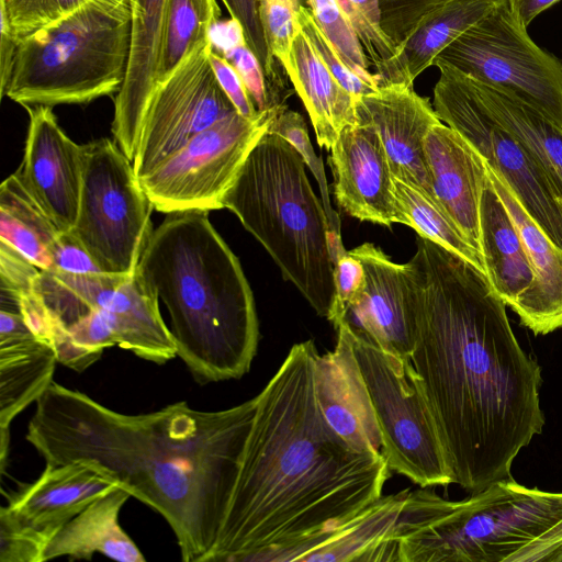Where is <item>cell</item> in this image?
<instances>
[{
	"instance_id": "6da1fadb",
	"label": "cell",
	"mask_w": 562,
	"mask_h": 562,
	"mask_svg": "<svg viewBox=\"0 0 562 562\" xmlns=\"http://www.w3.org/2000/svg\"><path fill=\"white\" fill-rule=\"evenodd\" d=\"M413 315L411 361L453 473L472 493L512 477L540 435L541 368L520 346L487 277L419 237L405 263Z\"/></svg>"
},
{
	"instance_id": "7a4b0ae2",
	"label": "cell",
	"mask_w": 562,
	"mask_h": 562,
	"mask_svg": "<svg viewBox=\"0 0 562 562\" xmlns=\"http://www.w3.org/2000/svg\"><path fill=\"white\" fill-rule=\"evenodd\" d=\"M25 439L46 464L89 458L171 528L184 562H210L252 426L257 395L206 412L187 402L124 414L55 381L36 401Z\"/></svg>"
},
{
	"instance_id": "3957f363",
	"label": "cell",
	"mask_w": 562,
	"mask_h": 562,
	"mask_svg": "<svg viewBox=\"0 0 562 562\" xmlns=\"http://www.w3.org/2000/svg\"><path fill=\"white\" fill-rule=\"evenodd\" d=\"M313 340L291 347L257 395L240 471L212 561L244 560L339 521L381 497L382 452L349 446L318 406Z\"/></svg>"
},
{
	"instance_id": "277c9868",
	"label": "cell",
	"mask_w": 562,
	"mask_h": 562,
	"mask_svg": "<svg viewBox=\"0 0 562 562\" xmlns=\"http://www.w3.org/2000/svg\"><path fill=\"white\" fill-rule=\"evenodd\" d=\"M207 213H168L137 266L166 305L177 356L200 385L241 378L259 342L252 291Z\"/></svg>"
},
{
	"instance_id": "5b68a950",
	"label": "cell",
	"mask_w": 562,
	"mask_h": 562,
	"mask_svg": "<svg viewBox=\"0 0 562 562\" xmlns=\"http://www.w3.org/2000/svg\"><path fill=\"white\" fill-rule=\"evenodd\" d=\"M305 161L282 136L267 131L223 200L323 317L334 296L329 223L305 171Z\"/></svg>"
},
{
	"instance_id": "8992f818",
	"label": "cell",
	"mask_w": 562,
	"mask_h": 562,
	"mask_svg": "<svg viewBox=\"0 0 562 562\" xmlns=\"http://www.w3.org/2000/svg\"><path fill=\"white\" fill-rule=\"evenodd\" d=\"M560 521L562 492L513 476L461 501L409 490L396 528L398 562H509Z\"/></svg>"
},
{
	"instance_id": "52a82bcc",
	"label": "cell",
	"mask_w": 562,
	"mask_h": 562,
	"mask_svg": "<svg viewBox=\"0 0 562 562\" xmlns=\"http://www.w3.org/2000/svg\"><path fill=\"white\" fill-rule=\"evenodd\" d=\"M130 46V0H88L19 42L4 95L53 108L117 93Z\"/></svg>"
},
{
	"instance_id": "ba28073f",
	"label": "cell",
	"mask_w": 562,
	"mask_h": 562,
	"mask_svg": "<svg viewBox=\"0 0 562 562\" xmlns=\"http://www.w3.org/2000/svg\"><path fill=\"white\" fill-rule=\"evenodd\" d=\"M353 339L390 469L425 488L454 483L435 417L411 359L387 353L355 331Z\"/></svg>"
},
{
	"instance_id": "9c48e42d",
	"label": "cell",
	"mask_w": 562,
	"mask_h": 562,
	"mask_svg": "<svg viewBox=\"0 0 562 562\" xmlns=\"http://www.w3.org/2000/svg\"><path fill=\"white\" fill-rule=\"evenodd\" d=\"M154 209L115 142L102 137L83 145L79 209L70 232L103 272L136 271L154 229Z\"/></svg>"
},
{
	"instance_id": "30bf717a",
	"label": "cell",
	"mask_w": 562,
	"mask_h": 562,
	"mask_svg": "<svg viewBox=\"0 0 562 562\" xmlns=\"http://www.w3.org/2000/svg\"><path fill=\"white\" fill-rule=\"evenodd\" d=\"M436 59L533 106L562 127V61L530 38L510 0H497Z\"/></svg>"
},
{
	"instance_id": "8fae6325",
	"label": "cell",
	"mask_w": 562,
	"mask_h": 562,
	"mask_svg": "<svg viewBox=\"0 0 562 562\" xmlns=\"http://www.w3.org/2000/svg\"><path fill=\"white\" fill-rule=\"evenodd\" d=\"M434 109L502 177L530 217L562 249V203L537 160L480 101L470 78L435 59Z\"/></svg>"
},
{
	"instance_id": "7c38bea8",
	"label": "cell",
	"mask_w": 562,
	"mask_h": 562,
	"mask_svg": "<svg viewBox=\"0 0 562 562\" xmlns=\"http://www.w3.org/2000/svg\"><path fill=\"white\" fill-rule=\"evenodd\" d=\"M283 111H266L255 119L236 111L196 134L139 179L155 210L168 214L223 209L245 160Z\"/></svg>"
},
{
	"instance_id": "4fadbf2b",
	"label": "cell",
	"mask_w": 562,
	"mask_h": 562,
	"mask_svg": "<svg viewBox=\"0 0 562 562\" xmlns=\"http://www.w3.org/2000/svg\"><path fill=\"white\" fill-rule=\"evenodd\" d=\"M212 48L211 38L156 83L132 161L138 180L196 134L237 111L214 74L210 63Z\"/></svg>"
},
{
	"instance_id": "5bb4252c",
	"label": "cell",
	"mask_w": 562,
	"mask_h": 562,
	"mask_svg": "<svg viewBox=\"0 0 562 562\" xmlns=\"http://www.w3.org/2000/svg\"><path fill=\"white\" fill-rule=\"evenodd\" d=\"M55 271L90 308L103 312L119 347L157 364L177 356L171 331L159 312V299L137 269L130 274Z\"/></svg>"
},
{
	"instance_id": "9a60e30c",
	"label": "cell",
	"mask_w": 562,
	"mask_h": 562,
	"mask_svg": "<svg viewBox=\"0 0 562 562\" xmlns=\"http://www.w3.org/2000/svg\"><path fill=\"white\" fill-rule=\"evenodd\" d=\"M408 492L382 495L339 521L244 562H398L395 535Z\"/></svg>"
},
{
	"instance_id": "2e32d148",
	"label": "cell",
	"mask_w": 562,
	"mask_h": 562,
	"mask_svg": "<svg viewBox=\"0 0 562 562\" xmlns=\"http://www.w3.org/2000/svg\"><path fill=\"white\" fill-rule=\"evenodd\" d=\"M29 128L20 180L60 232H70L79 209L83 145L59 126L52 106L26 105Z\"/></svg>"
},
{
	"instance_id": "e0dca14e",
	"label": "cell",
	"mask_w": 562,
	"mask_h": 562,
	"mask_svg": "<svg viewBox=\"0 0 562 562\" xmlns=\"http://www.w3.org/2000/svg\"><path fill=\"white\" fill-rule=\"evenodd\" d=\"M328 164L338 205L359 221L406 225L394 193V177L375 127L358 117L333 144Z\"/></svg>"
},
{
	"instance_id": "ac0fdd59",
	"label": "cell",
	"mask_w": 562,
	"mask_h": 562,
	"mask_svg": "<svg viewBox=\"0 0 562 562\" xmlns=\"http://www.w3.org/2000/svg\"><path fill=\"white\" fill-rule=\"evenodd\" d=\"M357 113L378 131L393 177L437 201L424 143L431 127L441 120L429 99L417 94L413 86L389 85L360 97Z\"/></svg>"
},
{
	"instance_id": "d6986e66",
	"label": "cell",
	"mask_w": 562,
	"mask_h": 562,
	"mask_svg": "<svg viewBox=\"0 0 562 562\" xmlns=\"http://www.w3.org/2000/svg\"><path fill=\"white\" fill-rule=\"evenodd\" d=\"M349 254L366 272V288L347 315L350 327L383 351L411 359L414 337L406 265L392 261L372 243Z\"/></svg>"
},
{
	"instance_id": "ffe728a7",
	"label": "cell",
	"mask_w": 562,
	"mask_h": 562,
	"mask_svg": "<svg viewBox=\"0 0 562 562\" xmlns=\"http://www.w3.org/2000/svg\"><path fill=\"white\" fill-rule=\"evenodd\" d=\"M336 330L334 350L315 359L318 406L327 424L349 446L363 452H382L380 428L355 353L353 330L347 319Z\"/></svg>"
},
{
	"instance_id": "44dd1931",
	"label": "cell",
	"mask_w": 562,
	"mask_h": 562,
	"mask_svg": "<svg viewBox=\"0 0 562 562\" xmlns=\"http://www.w3.org/2000/svg\"><path fill=\"white\" fill-rule=\"evenodd\" d=\"M121 486L116 474L101 462L81 458L46 464L32 483L10 496L5 506L22 521L56 533L99 497Z\"/></svg>"
},
{
	"instance_id": "7402d4cb",
	"label": "cell",
	"mask_w": 562,
	"mask_h": 562,
	"mask_svg": "<svg viewBox=\"0 0 562 562\" xmlns=\"http://www.w3.org/2000/svg\"><path fill=\"white\" fill-rule=\"evenodd\" d=\"M424 146L439 205L481 254L480 203L487 180L485 159L442 121L428 132Z\"/></svg>"
},
{
	"instance_id": "603a6c76",
	"label": "cell",
	"mask_w": 562,
	"mask_h": 562,
	"mask_svg": "<svg viewBox=\"0 0 562 562\" xmlns=\"http://www.w3.org/2000/svg\"><path fill=\"white\" fill-rule=\"evenodd\" d=\"M167 0H130L131 46L114 100V142L133 161L145 111L157 81Z\"/></svg>"
},
{
	"instance_id": "cb8c5ba5",
	"label": "cell",
	"mask_w": 562,
	"mask_h": 562,
	"mask_svg": "<svg viewBox=\"0 0 562 562\" xmlns=\"http://www.w3.org/2000/svg\"><path fill=\"white\" fill-rule=\"evenodd\" d=\"M487 177L514 220L535 272V282L513 310L535 335L562 328V249L530 217L506 182L486 162Z\"/></svg>"
},
{
	"instance_id": "d4e9b609",
	"label": "cell",
	"mask_w": 562,
	"mask_h": 562,
	"mask_svg": "<svg viewBox=\"0 0 562 562\" xmlns=\"http://www.w3.org/2000/svg\"><path fill=\"white\" fill-rule=\"evenodd\" d=\"M282 68L310 115L318 145L329 150L340 132L358 122L359 98L335 78L302 29Z\"/></svg>"
},
{
	"instance_id": "484cf974",
	"label": "cell",
	"mask_w": 562,
	"mask_h": 562,
	"mask_svg": "<svg viewBox=\"0 0 562 562\" xmlns=\"http://www.w3.org/2000/svg\"><path fill=\"white\" fill-rule=\"evenodd\" d=\"M480 226L487 280L503 302L514 308L532 286L535 272L519 231L488 177L481 195Z\"/></svg>"
},
{
	"instance_id": "4316f807",
	"label": "cell",
	"mask_w": 562,
	"mask_h": 562,
	"mask_svg": "<svg viewBox=\"0 0 562 562\" xmlns=\"http://www.w3.org/2000/svg\"><path fill=\"white\" fill-rule=\"evenodd\" d=\"M130 497L121 485L92 502L54 535L44 561L58 557L90 560L95 553L120 562L146 561L119 522L121 508Z\"/></svg>"
},
{
	"instance_id": "83f0119b",
	"label": "cell",
	"mask_w": 562,
	"mask_h": 562,
	"mask_svg": "<svg viewBox=\"0 0 562 562\" xmlns=\"http://www.w3.org/2000/svg\"><path fill=\"white\" fill-rule=\"evenodd\" d=\"M497 0H447L425 12L396 46L392 85L413 86L415 79L463 32L484 16Z\"/></svg>"
},
{
	"instance_id": "f1b7e54d",
	"label": "cell",
	"mask_w": 562,
	"mask_h": 562,
	"mask_svg": "<svg viewBox=\"0 0 562 562\" xmlns=\"http://www.w3.org/2000/svg\"><path fill=\"white\" fill-rule=\"evenodd\" d=\"M471 81L486 111L542 167L562 203V127L519 99Z\"/></svg>"
},
{
	"instance_id": "f546056e",
	"label": "cell",
	"mask_w": 562,
	"mask_h": 562,
	"mask_svg": "<svg viewBox=\"0 0 562 562\" xmlns=\"http://www.w3.org/2000/svg\"><path fill=\"white\" fill-rule=\"evenodd\" d=\"M56 352L35 336L0 344V428L36 403L53 382Z\"/></svg>"
},
{
	"instance_id": "4dcf8cb0",
	"label": "cell",
	"mask_w": 562,
	"mask_h": 562,
	"mask_svg": "<svg viewBox=\"0 0 562 562\" xmlns=\"http://www.w3.org/2000/svg\"><path fill=\"white\" fill-rule=\"evenodd\" d=\"M60 231L26 190L16 172L0 186V240L41 269H52V247Z\"/></svg>"
},
{
	"instance_id": "1f68e13d",
	"label": "cell",
	"mask_w": 562,
	"mask_h": 562,
	"mask_svg": "<svg viewBox=\"0 0 562 562\" xmlns=\"http://www.w3.org/2000/svg\"><path fill=\"white\" fill-rule=\"evenodd\" d=\"M220 16L216 0H167L156 83L165 80L194 48L211 41Z\"/></svg>"
},
{
	"instance_id": "d6a6232c",
	"label": "cell",
	"mask_w": 562,
	"mask_h": 562,
	"mask_svg": "<svg viewBox=\"0 0 562 562\" xmlns=\"http://www.w3.org/2000/svg\"><path fill=\"white\" fill-rule=\"evenodd\" d=\"M394 193L406 225L414 228L419 237L459 256L486 276L481 254L436 200L419 188L397 178H394Z\"/></svg>"
},
{
	"instance_id": "836d02e7",
	"label": "cell",
	"mask_w": 562,
	"mask_h": 562,
	"mask_svg": "<svg viewBox=\"0 0 562 562\" xmlns=\"http://www.w3.org/2000/svg\"><path fill=\"white\" fill-rule=\"evenodd\" d=\"M363 50L375 68L381 87L392 85L396 47L381 23L379 0H338Z\"/></svg>"
},
{
	"instance_id": "e575fe53",
	"label": "cell",
	"mask_w": 562,
	"mask_h": 562,
	"mask_svg": "<svg viewBox=\"0 0 562 562\" xmlns=\"http://www.w3.org/2000/svg\"><path fill=\"white\" fill-rule=\"evenodd\" d=\"M313 18L331 42L344 63L373 89L381 87L379 77L369 69L370 61L338 0H306Z\"/></svg>"
},
{
	"instance_id": "d590c367",
	"label": "cell",
	"mask_w": 562,
	"mask_h": 562,
	"mask_svg": "<svg viewBox=\"0 0 562 562\" xmlns=\"http://www.w3.org/2000/svg\"><path fill=\"white\" fill-rule=\"evenodd\" d=\"M222 1L231 18L240 24L248 47L260 61L267 79L272 106L286 104V99L292 91L286 88L285 80L279 71L281 65L271 56L268 49L259 19L258 0Z\"/></svg>"
},
{
	"instance_id": "8d00e7d4",
	"label": "cell",
	"mask_w": 562,
	"mask_h": 562,
	"mask_svg": "<svg viewBox=\"0 0 562 562\" xmlns=\"http://www.w3.org/2000/svg\"><path fill=\"white\" fill-rule=\"evenodd\" d=\"M88 0H0L3 19L15 41L65 18Z\"/></svg>"
},
{
	"instance_id": "74e56055",
	"label": "cell",
	"mask_w": 562,
	"mask_h": 562,
	"mask_svg": "<svg viewBox=\"0 0 562 562\" xmlns=\"http://www.w3.org/2000/svg\"><path fill=\"white\" fill-rule=\"evenodd\" d=\"M268 131L285 138L300 153L321 189L322 203L327 214L330 232L341 237L340 218L330 203L323 161L314 151L304 117L300 113L286 109L271 121Z\"/></svg>"
},
{
	"instance_id": "f35d334b",
	"label": "cell",
	"mask_w": 562,
	"mask_h": 562,
	"mask_svg": "<svg viewBox=\"0 0 562 562\" xmlns=\"http://www.w3.org/2000/svg\"><path fill=\"white\" fill-rule=\"evenodd\" d=\"M54 532L33 527L0 508V562H44Z\"/></svg>"
},
{
	"instance_id": "ab89813d",
	"label": "cell",
	"mask_w": 562,
	"mask_h": 562,
	"mask_svg": "<svg viewBox=\"0 0 562 562\" xmlns=\"http://www.w3.org/2000/svg\"><path fill=\"white\" fill-rule=\"evenodd\" d=\"M302 0H258L265 40L271 56L282 66L289 58L294 37L301 30Z\"/></svg>"
},
{
	"instance_id": "60d3db41",
	"label": "cell",
	"mask_w": 562,
	"mask_h": 562,
	"mask_svg": "<svg viewBox=\"0 0 562 562\" xmlns=\"http://www.w3.org/2000/svg\"><path fill=\"white\" fill-rule=\"evenodd\" d=\"M366 288V272L359 259L344 250L334 261V296L327 319L336 329Z\"/></svg>"
},
{
	"instance_id": "b9f144b4",
	"label": "cell",
	"mask_w": 562,
	"mask_h": 562,
	"mask_svg": "<svg viewBox=\"0 0 562 562\" xmlns=\"http://www.w3.org/2000/svg\"><path fill=\"white\" fill-rule=\"evenodd\" d=\"M297 20L323 61L347 91L357 98L378 91L344 63L331 42L315 22L308 8L304 5L301 8Z\"/></svg>"
},
{
	"instance_id": "7bdbcfd3",
	"label": "cell",
	"mask_w": 562,
	"mask_h": 562,
	"mask_svg": "<svg viewBox=\"0 0 562 562\" xmlns=\"http://www.w3.org/2000/svg\"><path fill=\"white\" fill-rule=\"evenodd\" d=\"M221 55L233 65L240 76L258 113L288 109V106H272L263 69L257 56L248 47L244 35L225 45Z\"/></svg>"
},
{
	"instance_id": "ee69618b",
	"label": "cell",
	"mask_w": 562,
	"mask_h": 562,
	"mask_svg": "<svg viewBox=\"0 0 562 562\" xmlns=\"http://www.w3.org/2000/svg\"><path fill=\"white\" fill-rule=\"evenodd\" d=\"M40 271L41 268L20 251L0 240V280L2 295H7L16 306L19 297L34 289V283Z\"/></svg>"
},
{
	"instance_id": "f6af8a7d",
	"label": "cell",
	"mask_w": 562,
	"mask_h": 562,
	"mask_svg": "<svg viewBox=\"0 0 562 562\" xmlns=\"http://www.w3.org/2000/svg\"><path fill=\"white\" fill-rule=\"evenodd\" d=\"M443 1L379 0L382 27L396 47L425 12Z\"/></svg>"
},
{
	"instance_id": "bcb514c9",
	"label": "cell",
	"mask_w": 562,
	"mask_h": 562,
	"mask_svg": "<svg viewBox=\"0 0 562 562\" xmlns=\"http://www.w3.org/2000/svg\"><path fill=\"white\" fill-rule=\"evenodd\" d=\"M67 330L72 341L97 361L105 348L117 345L115 333L100 310L92 308Z\"/></svg>"
},
{
	"instance_id": "7dc6e473",
	"label": "cell",
	"mask_w": 562,
	"mask_h": 562,
	"mask_svg": "<svg viewBox=\"0 0 562 562\" xmlns=\"http://www.w3.org/2000/svg\"><path fill=\"white\" fill-rule=\"evenodd\" d=\"M52 269L76 274L103 272L83 244L71 233L60 232L52 247Z\"/></svg>"
},
{
	"instance_id": "c3c4849f",
	"label": "cell",
	"mask_w": 562,
	"mask_h": 562,
	"mask_svg": "<svg viewBox=\"0 0 562 562\" xmlns=\"http://www.w3.org/2000/svg\"><path fill=\"white\" fill-rule=\"evenodd\" d=\"M210 63L221 87L237 112L247 119L257 117L260 113L256 111L244 81L233 65L217 53L214 46L210 52Z\"/></svg>"
},
{
	"instance_id": "681fc988",
	"label": "cell",
	"mask_w": 562,
	"mask_h": 562,
	"mask_svg": "<svg viewBox=\"0 0 562 562\" xmlns=\"http://www.w3.org/2000/svg\"><path fill=\"white\" fill-rule=\"evenodd\" d=\"M18 307L33 335L52 346L55 319L34 289L19 297Z\"/></svg>"
},
{
	"instance_id": "f907efd6",
	"label": "cell",
	"mask_w": 562,
	"mask_h": 562,
	"mask_svg": "<svg viewBox=\"0 0 562 562\" xmlns=\"http://www.w3.org/2000/svg\"><path fill=\"white\" fill-rule=\"evenodd\" d=\"M18 42L0 18V93L4 97L13 70Z\"/></svg>"
},
{
	"instance_id": "816d5d0a",
	"label": "cell",
	"mask_w": 562,
	"mask_h": 562,
	"mask_svg": "<svg viewBox=\"0 0 562 562\" xmlns=\"http://www.w3.org/2000/svg\"><path fill=\"white\" fill-rule=\"evenodd\" d=\"M560 0H510L512 5L521 22L528 25L543 11Z\"/></svg>"
},
{
	"instance_id": "f5cc1de1",
	"label": "cell",
	"mask_w": 562,
	"mask_h": 562,
	"mask_svg": "<svg viewBox=\"0 0 562 562\" xmlns=\"http://www.w3.org/2000/svg\"><path fill=\"white\" fill-rule=\"evenodd\" d=\"M9 443H10V428H0V468L1 473L3 474L8 454H9Z\"/></svg>"
},
{
	"instance_id": "db71d44e",
	"label": "cell",
	"mask_w": 562,
	"mask_h": 562,
	"mask_svg": "<svg viewBox=\"0 0 562 562\" xmlns=\"http://www.w3.org/2000/svg\"><path fill=\"white\" fill-rule=\"evenodd\" d=\"M561 562H562V559H561Z\"/></svg>"
}]
</instances>
